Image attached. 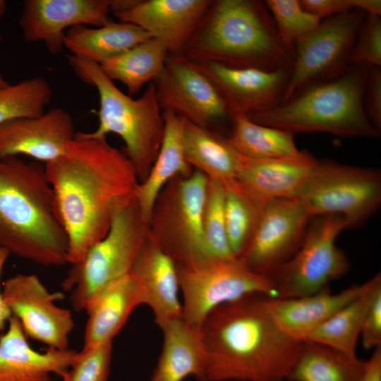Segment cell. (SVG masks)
<instances>
[{"instance_id":"obj_1","label":"cell","mask_w":381,"mask_h":381,"mask_svg":"<svg viewBox=\"0 0 381 381\" xmlns=\"http://www.w3.org/2000/svg\"><path fill=\"white\" fill-rule=\"evenodd\" d=\"M44 168L68 238L67 262L74 265L105 236L140 182L126 154L107 138L78 133L66 152Z\"/></svg>"},{"instance_id":"obj_2","label":"cell","mask_w":381,"mask_h":381,"mask_svg":"<svg viewBox=\"0 0 381 381\" xmlns=\"http://www.w3.org/2000/svg\"><path fill=\"white\" fill-rule=\"evenodd\" d=\"M270 296L250 294L218 306L200 329L206 381H274L286 377L302 341L272 318Z\"/></svg>"},{"instance_id":"obj_3","label":"cell","mask_w":381,"mask_h":381,"mask_svg":"<svg viewBox=\"0 0 381 381\" xmlns=\"http://www.w3.org/2000/svg\"><path fill=\"white\" fill-rule=\"evenodd\" d=\"M0 247L46 267L68 263V238L44 165L0 159Z\"/></svg>"},{"instance_id":"obj_4","label":"cell","mask_w":381,"mask_h":381,"mask_svg":"<svg viewBox=\"0 0 381 381\" xmlns=\"http://www.w3.org/2000/svg\"><path fill=\"white\" fill-rule=\"evenodd\" d=\"M294 50L281 40L265 1L212 0L183 54L194 62L271 71L291 68Z\"/></svg>"},{"instance_id":"obj_5","label":"cell","mask_w":381,"mask_h":381,"mask_svg":"<svg viewBox=\"0 0 381 381\" xmlns=\"http://www.w3.org/2000/svg\"><path fill=\"white\" fill-rule=\"evenodd\" d=\"M367 77L366 65L349 66L333 79L308 86L285 102L246 116L293 134L326 132L341 137L377 138L380 132L363 108Z\"/></svg>"},{"instance_id":"obj_6","label":"cell","mask_w":381,"mask_h":381,"mask_svg":"<svg viewBox=\"0 0 381 381\" xmlns=\"http://www.w3.org/2000/svg\"><path fill=\"white\" fill-rule=\"evenodd\" d=\"M68 61L83 83L96 88L99 100L97 128L91 133L78 134L92 139L106 138L109 133L118 135L139 182L143 181L157 158L164 129L153 82L140 97L133 99L116 86L99 64L73 55L68 56Z\"/></svg>"},{"instance_id":"obj_7","label":"cell","mask_w":381,"mask_h":381,"mask_svg":"<svg viewBox=\"0 0 381 381\" xmlns=\"http://www.w3.org/2000/svg\"><path fill=\"white\" fill-rule=\"evenodd\" d=\"M148 234L149 224L134 198L116 214L105 236L71 265L62 282L64 290L71 291L75 310L86 312L107 286L130 273Z\"/></svg>"},{"instance_id":"obj_8","label":"cell","mask_w":381,"mask_h":381,"mask_svg":"<svg viewBox=\"0 0 381 381\" xmlns=\"http://www.w3.org/2000/svg\"><path fill=\"white\" fill-rule=\"evenodd\" d=\"M207 187V177L195 170L171 179L155 200L148 236L176 265L209 260L202 227Z\"/></svg>"},{"instance_id":"obj_9","label":"cell","mask_w":381,"mask_h":381,"mask_svg":"<svg viewBox=\"0 0 381 381\" xmlns=\"http://www.w3.org/2000/svg\"><path fill=\"white\" fill-rule=\"evenodd\" d=\"M346 229V223L339 215L313 218L298 250L265 274L273 287L274 298H293L313 294L344 276L350 268V262L335 241Z\"/></svg>"},{"instance_id":"obj_10","label":"cell","mask_w":381,"mask_h":381,"mask_svg":"<svg viewBox=\"0 0 381 381\" xmlns=\"http://www.w3.org/2000/svg\"><path fill=\"white\" fill-rule=\"evenodd\" d=\"M314 218L339 215L347 229L365 223L381 204V172L325 159L318 160L299 199Z\"/></svg>"},{"instance_id":"obj_11","label":"cell","mask_w":381,"mask_h":381,"mask_svg":"<svg viewBox=\"0 0 381 381\" xmlns=\"http://www.w3.org/2000/svg\"><path fill=\"white\" fill-rule=\"evenodd\" d=\"M176 270L182 318L197 328L221 305L250 294L275 296L267 277L250 271L237 258L176 265Z\"/></svg>"},{"instance_id":"obj_12","label":"cell","mask_w":381,"mask_h":381,"mask_svg":"<svg viewBox=\"0 0 381 381\" xmlns=\"http://www.w3.org/2000/svg\"><path fill=\"white\" fill-rule=\"evenodd\" d=\"M366 15L353 9L321 20L316 28L296 42L291 74L281 102L308 86L333 79L346 71Z\"/></svg>"},{"instance_id":"obj_13","label":"cell","mask_w":381,"mask_h":381,"mask_svg":"<svg viewBox=\"0 0 381 381\" xmlns=\"http://www.w3.org/2000/svg\"><path fill=\"white\" fill-rule=\"evenodd\" d=\"M153 83L162 111H172L224 135L226 130L230 133L233 116L226 104L210 79L183 54L169 53Z\"/></svg>"},{"instance_id":"obj_14","label":"cell","mask_w":381,"mask_h":381,"mask_svg":"<svg viewBox=\"0 0 381 381\" xmlns=\"http://www.w3.org/2000/svg\"><path fill=\"white\" fill-rule=\"evenodd\" d=\"M1 292L27 338L42 342L48 349H68L74 320L70 310L56 304L63 298L61 293L50 292L33 274L11 277L4 282Z\"/></svg>"},{"instance_id":"obj_15","label":"cell","mask_w":381,"mask_h":381,"mask_svg":"<svg viewBox=\"0 0 381 381\" xmlns=\"http://www.w3.org/2000/svg\"><path fill=\"white\" fill-rule=\"evenodd\" d=\"M312 219L300 200L267 201L250 242L237 259L256 274H267L298 250Z\"/></svg>"},{"instance_id":"obj_16","label":"cell","mask_w":381,"mask_h":381,"mask_svg":"<svg viewBox=\"0 0 381 381\" xmlns=\"http://www.w3.org/2000/svg\"><path fill=\"white\" fill-rule=\"evenodd\" d=\"M212 0H111V13L159 40L169 53L184 49Z\"/></svg>"},{"instance_id":"obj_17","label":"cell","mask_w":381,"mask_h":381,"mask_svg":"<svg viewBox=\"0 0 381 381\" xmlns=\"http://www.w3.org/2000/svg\"><path fill=\"white\" fill-rule=\"evenodd\" d=\"M111 0H26L19 20L23 37L42 42L52 55L64 48L66 31L75 25L109 21Z\"/></svg>"},{"instance_id":"obj_18","label":"cell","mask_w":381,"mask_h":381,"mask_svg":"<svg viewBox=\"0 0 381 381\" xmlns=\"http://www.w3.org/2000/svg\"><path fill=\"white\" fill-rule=\"evenodd\" d=\"M193 62L217 88L233 117L247 116L279 104L291 70L285 68L270 71Z\"/></svg>"},{"instance_id":"obj_19","label":"cell","mask_w":381,"mask_h":381,"mask_svg":"<svg viewBox=\"0 0 381 381\" xmlns=\"http://www.w3.org/2000/svg\"><path fill=\"white\" fill-rule=\"evenodd\" d=\"M74 122L65 109L0 125V159L25 155L44 164L62 155L75 138Z\"/></svg>"},{"instance_id":"obj_20","label":"cell","mask_w":381,"mask_h":381,"mask_svg":"<svg viewBox=\"0 0 381 381\" xmlns=\"http://www.w3.org/2000/svg\"><path fill=\"white\" fill-rule=\"evenodd\" d=\"M77 352L70 349L35 350L12 315L0 337V381H56L52 375L66 374Z\"/></svg>"},{"instance_id":"obj_21","label":"cell","mask_w":381,"mask_h":381,"mask_svg":"<svg viewBox=\"0 0 381 381\" xmlns=\"http://www.w3.org/2000/svg\"><path fill=\"white\" fill-rule=\"evenodd\" d=\"M318 159H249L242 156L236 180L250 193L266 202L299 199Z\"/></svg>"},{"instance_id":"obj_22","label":"cell","mask_w":381,"mask_h":381,"mask_svg":"<svg viewBox=\"0 0 381 381\" xmlns=\"http://www.w3.org/2000/svg\"><path fill=\"white\" fill-rule=\"evenodd\" d=\"M130 273L136 279L143 304L152 309L159 327L182 317L176 265L149 236Z\"/></svg>"},{"instance_id":"obj_23","label":"cell","mask_w":381,"mask_h":381,"mask_svg":"<svg viewBox=\"0 0 381 381\" xmlns=\"http://www.w3.org/2000/svg\"><path fill=\"white\" fill-rule=\"evenodd\" d=\"M365 282L332 294L328 288L293 298L270 297V312L279 328L291 338L303 341L307 336L339 310L358 298Z\"/></svg>"},{"instance_id":"obj_24","label":"cell","mask_w":381,"mask_h":381,"mask_svg":"<svg viewBox=\"0 0 381 381\" xmlns=\"http://www.w3.org/2000/svg\"><path fill=\"white\" fill-rule=\"evenodd\" d=\"M143 304L140 286L129 273L107 286L86 310L83 349L112 341L132 311Z\"/></svg>"},{"instance_id":"obj_25","label":"cell","mask_w":381,"mask_h":381,"mask_svg":"<svg viewBox=\"0 0 381 381\" xmlns=\"http://www.w3.org/2000/svg\"><path fill=\"white\" fill-rule=\"evenodd\" d=\"M159 328L163 344L150 381H182L190 375L206 381V358L200 328L189 325L182 317Z\"/></svg>"},{"instance_id":"obj_26","label":"cell","mask_w":381,"mask_h":381,"mask_svg":"<svg viewBox=\"0 0 381 381\" xmlns=\"http://www.w3.org/2000/svg\"><path fill=\"white\" fill-rule=\"evenodd\" d=\"M164 129L157 158L146 179L139 183L135 198L144 219L148 222L155 200L167 183L177 176H187L193 168L183 152V121L172 111L163 110Z\"/></svg>"},{"instance_id":"obj_27","label":"cell","mask_w":381,"mask_h":381,"mask_svg":"<svg viewBox=\"0 0 381 381\" xmlns=\"http://www.w3.org/2000/svg\"><path fill=\"white\" fill-rule=\"evenodd\" d=\"M182 119L183 152L188 164L210 180L225 183L235 179L242 156L229 137Z\"/></svg>"},{"instance_id":"obj_28","label":"cell","mask_w":381,"mask_h":381,"mask_svg":"<svg viewBox=\"0 0 381 381\" xmlns=\"http://www.w3.org/2000/svg\"><path fill=\"white\" fill-rule=\"evenodd\" d=\"M151 37L147 31L128 23L109 21L98 28L80 25L66 32L64 48L73 56L100 65Z\"/></svg>"},{"instance_id":"obj_29","label":"cell","mask_w":381,"mask_h":381,"mask_svg":"<svg viewBox=\"0 0 381 381\" xmlns=\"http://www.w3.org/2000/svg\"><path fill=\"white\" fill-rule=\"evenodd\" d=\"M294 134L252 121L245 115L233 117L228 135L235 150L249 159H301L310 154L296 145Z\"/></svg>"},{"instance_id":"obj_30","label":"cell","mask_w":381,"mask_h":381,"mask_svg":"<svg viewBox=\"0 0 381 381\" xmlns=\"http://www.w3.org/2000/svg\"><path fill=\"white\" fill-rule=\"evenodd\" d=\"M168 54L162 42L151 37L99 66L109 78L126 85L132 96L159 76Z\"/></svg>"},{"instance_id":"obj_31","label":"cell","mask_w":381,"mask_h":381,"mask_svg":"<svg viewBox=\"0 0 381 381\" xmlns=\"http://www.w3.org/2000/svg\"><path fill=\"white\" fill-rule=\"evenodd\" d=\"M380 273L365 282L363 293L325 322L311 332L303 341L315 342L349 356H356V345L363 321Z\"/></svg>"},{"instance_id":"obj_32","label":"cell","mask_w":381,"mask_h":381,"mask_svg":"<svg viewBox=\"0 0 381 381\" xmlns=\"http://www.w3.org/2000/svg\"><path fill=\"white\" fill-rule=\"evenodd\" d=\"M363 361L303 341L286 378L294 381H359Z\"/></svg>"},{"instance_id":"obj_33","label":"cell","mask_w":381,"mask_h":381,"mask_svg":"<svg viewBox=\"0 0 381 381\" xmlns=\"http://www.w3.org/2000/svg\"><path fill=\"white\" fill-rule=\"evenodd\" d=\"M223 183L227 239L234 255L238 258L250 242L267 202L253 195L236 179Z\"/></svg>"},{"instance_id":"obj_34","label":"cell","mask_w":381,"mask_h":381,"mask_svg":"<svg viewBox=\"0 0 381 381\" xmlns=\"http://www.w3.org/2000/svg\"><path fill=\"white\" fill-rule=\"evenodd\" d=\"M52 97L49 83L41 76L0 88V125L18 119L43 114Z\"/></svg>"},{"instance_id":"obj_35","label":"cell","mask_w":381,"mask_h":381,"mask_svg":"<svg viewBox=\"0 0 381 381\" xmlns=\"http://www.w3.org/2000/svg\"><path fill=\"white\" fill-rule=\"evenodd\" d=\"M225 188L224 183L208 179L207 198L203 213V234L209 260L236 258L226 236L224 217Z\"/></svg>"},{"instance_id":"obj_36","label":"cell","mask_w":381,"mask_h":381,"mask_svg":"<svg viewBox=\"0 0 381 381\" xmlns=\"http://www.w3.org/2000/svg\"><path fill=\"white\" fill-rule=\"evenodd\" d=\"M265 2L281 40L291 49H294L296 42L321 21L306 11L299 0H267Z\"/></svg>"},{"instance_id":"obj_37","label":"cell","mask_w":381,"mask_h":381,"mask_svg":"<svg viewBox=\"0 0 381 381\" xmlns=\"http://www.w3.org/2000/svg\"><path fill=\"white\" fill-rule=\"evenodd\" d=\"M112 351V341L78 351L62 380L108 381Z\"/></svg>"},{"instance_id":"obj_38","label":"cell","mask_w":381,"mask_h":381,"mask_svg":"<svg viewBox=\"0 0 381 381\" xmlns=\"http://www.w3.org/2000/svg\"><path fill=\"white\" fill-rule=\"evenodd\" d=\"M349 64L380 66V16L366 15L365 17L358 30Z\"/></svg>"},{"instance_id":"obj_39","label":"cell","mask_w":381,"mask_h":381,"mask_svg":"<svg viewBox=\"0 0 381 381\" xmlns=\"http://www.w3.org/2000/svg\"><path fill=\"white\" fill-rule=\"evenodd\" d=\"M360 336L366 349L381 346V282L377 284L373 291Z\"/></svg>"},{"instance_id":"obj_40","label":"cell","mask_w":381,"mask_h":381,"mask_svg":"<svg viewBox=\"0 0 381 381\" xmlns=\"http://www.w3.org/2000/svg\"><path fill=\"white\" fill-rule=\"evenodd\" d=\"M367 66L368 77L363 93V108L370 122L380 132L381 70L380 66Z\"/></svg>"},{"instance_id":"obj_41","label":"cell","mask_w":381,"mask_h":381,"mask_svg":"<svg viewBox=\"0 0 381 381\" xmlns=\"http://www.w3.org/2000/svg\"><path fill=\"white\" fill-rule=\"evenodd\" d=\"M302 7L321 20L353 10L351 0H299Z\"/></svg>"},{"instance_id":"obj_42","label":"cell","mask_w":381,"mask_h":381,"mask_svg":"<svg viewBox=\"0 0 381 381\" xmlns=\"http://www.w3.org/2000/svg\"><path fill=\"white\" fill-rule=\"evenodd\" d=\"M359 381H381V346L375 348L367 361H363Z\"/></svg>"},{"instance_id":"obj_43","label":"cell","mask_w":381,"mask_h":381,"mask_svg":"<svg viewBox=\"0 0 381 381\" xmlns=\"http://www.w3.org/2000/svg\"><path fill=\"white\" fill-rule=\"evenodd\" d=\"M10 255L6 248L0 247V279L4 267ZM12 315L11 310L6 303L0 289V329L4 326L6 322H8Z\"/></svg>"},{"instance_id":"obj_44","label":"cell","mask_w":381,"mask_h":381,"mask_svg":"<svg viewBox=\"0 0 381 381\" xmlns=\"http://www.w3.org/2000/svg\"><path fill=\"white\" fill-rule=\"evenodd\" d=\"M353 9L360 10L367 15L381 14L380 0H351Z\"/></svg>"},{"instance_id":"obj_45","label":"cell","mask_w":381,"mask_h":381,"mask_svg":"<svg viewBox=\"0 0 381 381\" xmlns=\"http://www.w3.org/2000/svg\"><path fill=\"white\" fill-rule=\"evenodd\" d=\"M7 3L4 0H0V21L1 20L4 13H6ZM2 41V36L0 34V42Z\"/></svg>"},{"instance_id":"obj_46","label":"cell","mask_w":381,"mask_h":381,"mask_svg":"<svg viewBox=\"0 0 381 381\" xmlns=\"http://www.w3.org/2000/svg\"><path fill=\"white\" fill-rule=\"evenodd\" d=\"M10 83L4 78L3 75L0 72V88L4 87Z\"/></svg>"},{"instance_id":"obj_47","label":"cell","mask_w":381,"mask_h":381,"mask_svg":"<svg viewBox=\"0 0 381 381\" xmlns=\"http://www.w3.org/2000/svg\"><path fill=\"white\" fill-rule=\"evenodd\" d=\"M274 381H294V380H289L286 377H284V378H280V379H277V380H275Z\"/></svg>"},{"instance_id":"obj_48","label":"cell","mask_w":381,"mask_h":381,"mask_svg":"<svg viewBox=\"0 0 381 381\" xmlns=\"http://www.w3.org/2000/svg\"><path fill=\"white\" fill-rule=\"evenodd\" d=\"M126 381H128V380H126Z\"/></svg>"},{"instance_id":"obj_49","label":"cell","mask_w":381,"mask_h":381,"mask_svg":"<svg viewBox=\"0 0 381 381\" xmlns=\"http://www.w3.org/2000/svg\"><path fill=\"white\" fill-rule=\"evenodd\" d=\"M63 381V380H62Z\"/></svg>"}]
</instances>
